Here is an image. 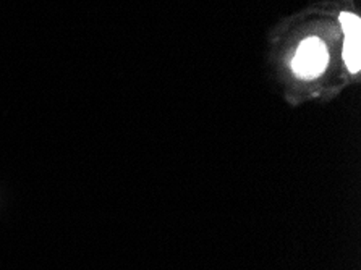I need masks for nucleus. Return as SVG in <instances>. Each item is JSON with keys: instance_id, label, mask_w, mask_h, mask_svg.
<instances>
[{"instance_id": "obj_1", "label": "nucleus", "mask_w": 361, "mask_h": 270, "mask_svg": "<svg viewBox=\"0 0 361 270\" xmlns=\"http://www.w3.org/2000/svg\"><path fill=\"white\" fill-rule=\"evenodd\" d=\"M329 63V54L324 44L318 37H308L300 44L293 59V71L302 78H316L326 70Z\"/></svg>"}, {"instance_id": "obj_2", "label": "nucleus", "mask_w": 361, "mask_h": 270, "mask_svg": "<svg viewBox=\"0 0 361 270\" xmlns=\"http://www.w3.org/2000/svg\"><path fill=\"white\" fill-rule=\"evenodd\" d=\"M343 59L352 73H358L361 68V30H355L345 35L343 44Z\"/></svg>"}]
</instances>
